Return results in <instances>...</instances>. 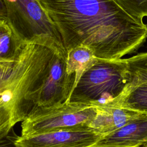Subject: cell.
<instances>
[{"instance_id":"obj_1","label":"cell","mask_w":147,"mask_h":147,"mask_svg":"<svg viewBox=\"0 0 147 147\" xmlns=\"http://www.w3.org/2000/svg\"><path fill=\"white\" fill-rule=\"evenodd\" d=\"M57 28L67 51L85 46L95 57L114 60L147 38V26L114 0H37Z\"/></svg>"},{"instance_id":"obj_6","label":"cell","mask_w":147,"mask_h":147,"mask_svg":"<svg viewBox=\"0 0 147 147\" xmlns=\"http://www.w3.org/2000/svg\"><path fill=\"white\" fill-rule=\"evenodd\" d=\"M67 55L57 52L53 54L37 91V106H51L68 102L75 83L76 74H69L67 71Z\"/></svg>"},{"instance_id":"obj_9","label":"cell","mask_w":147,"mask_h":147,"mask_svg":"<svg viewBox=\"0 0 147 147\" xmlns=\"http://www.w3.org/2000/svg\"><path fill=\"white\" fill-rule=\"evenodd\" d=\"M147 141V117L127 123L105 136L96 144L134 146Z\"/></svg>"},{"instance_id":"obj_13","label":"cell","mask_w":147,"mask_h":147,"mask_svg":"<svg viewBox=\"0 0 147 147\" xmlns=\"http://www.w3.org/2000/svg\"><path fill=\"white\" fill-rule=\"evenodd\" d=\"M126 102L134 109L147 113V82L136 86L127 84Z\"/></svg>"},{"instance_id":"obj_16","label":"cell","mask_w":147,"mask_h":147,"mask_svg":"<svg viewBox=\"0 0 147 147\" xmlns=\"http://www.w3.org/2000/svg\"><path fill=\"white\" fill-rule=\"evenodd\" d=\"M0 19L6 20V9L2 0H0Z\"/></svg>"},{"instance_id":"obj_7","label":"cell","mask_w":147,"mask_h":147,"mask_svg":"<svg viewBox=\"0 0 147 147\" xmlns=\"http://www.w3.org/2000/svg\"><path fill=\"white\" fill-rule=\"evenodd\" d=\"M105 136L88 127H77L27 136L16 134L14 144L16 147H88Z\"/></svg>"},{"instance_id":"obj_4","label":"cell","mask_w":147,"mask_h":147,"mask_svg":"<svg viewBox=\"0 0 147 147\" xmlns=\"http://www.w3.org/2000/svg\"><path fill=\"white\" fill-rule=\"evenodd\" d=\"M2 1L6 20L22 43L41 44L67 54L57 28L37 0Z\"/></svg>"},{"instance_id":"obj_12","label":"cell","mask_w":147,"mask_h":147,"mask_svg":"<svg viewBox=\"0 0 147 147\" xmlns=\"http://www.w3.org/2000/svg\"><path fill=\"white\" fill-rule=\"evenodd\" d=\"M129 84L136 86L147 82V52L126 59Z\"/></svg>"},{"instance_id":"obj_15","label":"cell","mask_w":147,"mask_h":147,"mask_svg":"<svg viewBox=\"0 0 147 147\" xmlns=\"http://www.w3.org/2000/svg\"><path fill=\"white\" fill-rule=\"evenodd\" d=\"M16 134L13 131L7 137L1 140L0 147H16L14 144Z\"/></svg>"},{"instance_id":"obj_8","label":"cell","mask_w":147,"mask_h":147,"mask_svg":"<svg viewBox=\"0 0 147 147\" xmlns=\"http://www.w3.org/2000/svg\"><path fill=\"white\" fill-rule=\"evenodd\" d=\"M127 88V87H126ZM126 90L118 97L103 104H94L96 108L94 118L88 127L106 136L140 118L147 117V113L130 107L126 102Z\"/></svg>"},{"instance_id":"obj_17","label":"cell","mask_w":147,"mask_h":147,"mask_svg":"<svg viewBox=\"0 0 147 147\" xmlns=\"http://www.w3.org/2000/svg\"><path fill=\"white\" fill-rule=\"evenodd\" d=\"M141 142L140 144H138L136 145H134V146H123V145H98V144H95L94 145L90 146H88V147H136L138 145L143 143Z\"/></svg>"},{"instance_id":"obj_11","label":"cell","mask_w":147,"mask_h":147,"mask_svg":"<svg viewBox=\"0 0 147 147\" xmlns=\"http://www.w3.org/2000/svg\"><path fill=\"white\" fill-rule=\"evenodd\" d=\"M67 53V71L69 74H76V83L83 71L95 57L92 51L85 46L75 47Z\"/></svg>"},{"instance_id":"obj_14","label":"cell","mask_w":147,"mask_h":147,"mask_svg":"<svg viewBox=\"0 0 147 147\" xmlns=\"http://www.w3.org/2000/svg\"><path fill=\"white\" fill-rule=\"evenodd\" d=\"M132 17L142 20L147 17V0H114Z\"/></svg>"},{"instance_id":"obj_3","label":"cell","mask_w":147,"mask_h":147,"mask_svg":"<svg viewBox=\"0 0 147 147\" xmlns=\"http://www.w3.org/2000/svg\"><path fill=\"white\" fill-rule=\"evenodd\" d=\"M128 83L126 59L95 57L76 82L68 102L106 103L119 96Z\"/></svg>"},{"instance_id":"obj_5","label":"cell","mask_w":147,"mask_h":147,"mask_svg":"<svg viewBox=\"0 0 147 147\" xmlns=\"http://www.w3.org/2000/svg\"><path fill=\"white\" fill-rule=\"evenodd\" d=\"M96 113V106L90 103L66 102L51 106H35L21 122L20 136L88 127Z\"/></svg>"},{"instance_id":"obj_2","label":"cell","mask_w":147,"mask_h":147,"mask_svg":"<svg viewBox=\"0 0 147 147\" xmlns=\"http://www.w3.org/2000/svg\"><path fill=\"white\" fill-rule=\"evenodd\" d=\"M55 51L41 44H24L14 60L0 63V141L36 106L37 91Z\"/></svg>"},{"instance_id":"obj_10","label":"cell","mask_w":147,"mask_h":147,"mask_svg":"<svg viewBox=\"0 0 147 147\" xmlns=\"http://www.w3.org/2000/svg\"><path fill=\"white\" fill-rule=\"evenodd\" d=\"M23 44L16 36L7 21L0 19V63L14 60Z\"/></svg>"}]
</instances>
